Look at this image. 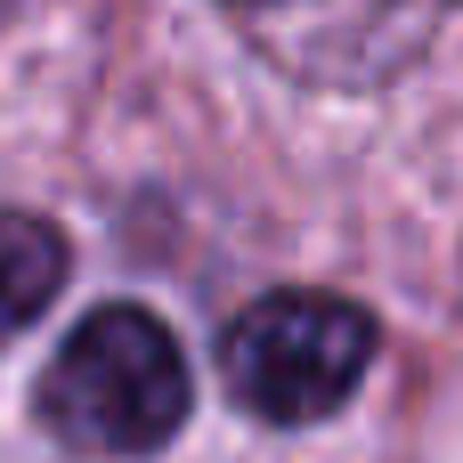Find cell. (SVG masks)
Returning a JSON list of instances; mask_svg holds the SVG:
<instances>
[{"label":"cell","mask_w":463,"mask_h":463,"mask_svg":"<svg viewBox=\"0 0 463 463\" xmlns=\"http://www.w3.org/2000/svg\"><path fill=\"white\" fill-rule=\"evenodd\" d=\"M33 415L73 456H155L187 423V358L155 309L106 301L41 366Z\"/></svg>","instance_id":"obj_1"},{"label":"cell","mask_w":463,"mask_h":463,"mask_svg":"<svg viewBox=\"0 0 463 463\" xmlns=\"http://www.w3.org/2000/svg\"><path fill=\"white\" fill-rule=\"evenodd\" d=\"M374 366V317L342 293H269L220 334V383L244 415L293 431L350 407Z\"/></svg>","instance_id":"obj_2"},{"label":"cell","mask_w":463,"mask_h":463,"mask_svg":"<svg viewBox=\"0 0 463 463\" xmlns=\"http://www.w3.org/2000/svg\"><path fill=\"white\" fill-rule=\"evenodd\" d=\"M228 24L309 90H383L407 73L448 0H220Z\"/></svg>","instance_id":"obj_3"},{"label":"cell","mask_w":463,"mask_h":463,"mask_svg":"<svg viewBox=\"0 0 463 463\" xmlns=\"http://www.w3.org/2000/svg\"><path fill=\"white\" fill-rule=\"evenodd\" d=\"M65 285V236L33 212H0V342L24 334Z\"/></svg>","instance_id":"obj_4"}]
</instances>
